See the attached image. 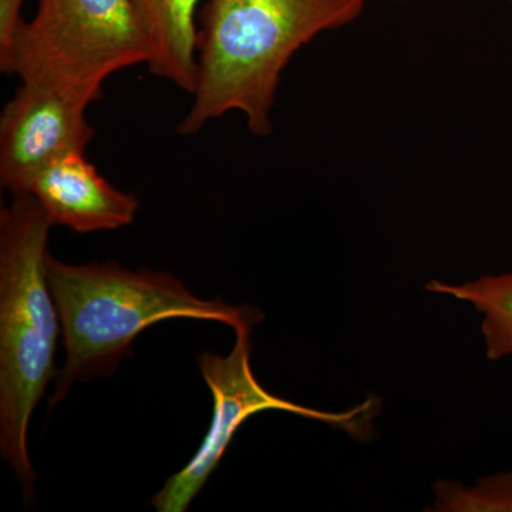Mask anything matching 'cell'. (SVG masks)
Instances as JSON below:
<instances>
[{
  "label": "cell",
  "mask_w": 512,
  "mask_h": 512,
  "mask_svg": "<svg viewBox=\"0 0 512 512\" xmlns=\"http://www.w3.org/2000/svg\"><path fill=\"white\" fill-rule=\"evenodd\" d=\"M367 0H207L198 18V77L177 131L194 136L231 111L256 137L272 133V110L293 56L322 33L352 25Z\"/></svg>",
  "instance_id": "cell-1"
},
{
  "label": "cell",
  "mask_w": 512,
  "mask_h": 512,
  "mask_svg": "<svg viewBox=\"0 0 512 512\" xmlns=\"http://www.w3.org/2000/svg\"><path fill=\"white\" fill-rule=\"evenodd\" d=\"M46 276L66 349L50 406L62 402L76 382L113 375L133 355L134 340L156 323L215 320L235 330L252 329L264 319L252 306L202 301L168 272L131 271L114 261L76 265L47 254Z\"/></svg>",
  "instance_id": "cell-2"
},
{
  "label": "cell",
  "mask_w": 512,
  "mask_h": 512,
  "mask_svg": "<svg viewBox=\"0 0 512 512\" xmlns=\"http://www.w3.org/2000/svg\"><path fill=\"white\" fill-rule=\"evenodd\" d=\"M53 227L32 195H15L0 211V454L26 498L35 494L30 419L56 377L60 318L46 276Z\"/></svg>",
  "instance_id": "cell-3"
},
{
  "label": "cell",
  "mask_w": 512,
  "mask_h": 512,
  "mask_svg": "<svg viewBox=\"0 0 512 512\" xmlns=\"http://www.w3.org/2000/svg\"><path fill=\"white\" fill-rule=\"evenodd\" d=\"M148 59L134 0H39L0 70L20 82L55 84L97 101L110 76Z\"/></svg>",
  "instance_id": "cell-4"
},
{
  "label": "cell",
  "mask_w": 512,
  "mask_h": 512,
  "mask_svg": "<svg viewBox=\"0 0 512 512\" xmlns=\"http://www.w3.org/2000/svg\"><path fill=\"white\" fill-rule=\"evenodd\" d=\"M251 330L235 329L237 339L227 356L210 352L197 356L202 379L212 396L210 429L194 457L154 495L151 505L156 511H187L220 464L237 431L258 413L276 410L296 414L345 431L356 440H366L372 434V423L382 404L375 396L346 412L333 413L301 406L268 392L252 370Z\"/></svg>",
  "instance_id": "cell-5"
},
{
  "label": "cell",
  "mask_w": 512,
  "mask_h": 512,
  "mask_svg": "<svg viewBox=\"0 0 512 512\" xmlns=\"http://www.w3.org/2000/svg\"><path fill=\"white\" fill-rule=\"evenodd\" d=\"M0 114V181L26 194L47 165L86 153L94 128L87 119L92 97L55 84L20 82Z\"/></svg>",
  "instance_id": "cell-6"
},
{
  "label": "cell",
  "mask_w": 512,
  "mask_h": 512,
  "mask_svg": "<svg viewBox=\"0 0 512 512\" xmlns=\"http://www.w3.org/2000/svg\"><path fill=\"white\" fill-rule=\"evenodd\" d=\"M26 194L39 202L53 225L77 234L127 227L136 220L140 207L136 195L110 184L86 153L70 154L47 165Z\"/></svg>",
  "instance_id": "cell-7"
},
{
  "label": "cell",
  "mask_w": 512,
  "mask_h": 512,
  "mask_svg": "<svg viewBox=\"0 0 512 512\" xmlns=\"http://www.w3.org/2000/svg\"><path fill=\"white\" fill-rule=\"evenodd\" d=\"M146 32L148 70L188 94L198 77V6L201 0H134Z\"/></svg>",
  "instance_id": "cell-8"
},
{
  "label": "cell",
  "mask_w": 512,
  "mask_h": 512,
  "mask_svg": "<svg viewBox=\"0 0 512 512\" xmlns=\"http://www.w3.org/2000/svg\"><path fill=\"white\" fill-rule=\"evenodd\" d=\"M427 291L466 301L483 315L485 353L490 360L512 356V269L501 275H488L463 285L431 281Z\"/></svg>",
  "instance_id": "cell-9"
},
{
  "label": "cell",
  "mask_w": 512,
  "mask_h": 512,
  "mask_svg": "<svg viewBox=\"0 0 512 512\" xmlns=\"http://www.w3.org/2000/svg\"><path fill=\"white\" fill-rule=\"evenodd\" d=\"M434 511L512 512V470L478 481L473 488L437 483Z\"/></svg>",
  "instance_id": "cell-10"
},
{
  "label": "cell",
  "mask_w": 512,
  "mask_h": 512,
  "mask_svg": "<svg viewBox=\"0 0 512 512\" xmlns=\"http://www.w3.org/2000/svg\"><path fill=\"white\" fill-rule=\"evenodd\" d=\"M25 0H0V62L8 56L13 40L22 26Z\"/></svg>",
  "instance_id": "cell-11"
},
{
  "label": "cell",
  "mask_w": 512,
  "mask_h": 512,
  "mask_svg": "<svg viewBox=\"0 0 512 512\" xmlns=\"http://www.w3.org/2000/svg\"><path fill=\"white\" fill-rule=\"evenodd\" d=\"M389 2H409V0H389Z\"/></svg>",
  "instance_id": "cell-12"
},
{
  "label": "cell",
  "mask_w": 512,
  "mask_h": 512,
  "mask_svg": "<svg viewBox=\"0 0 512 512\" xmlns=\"http://www.w3.org/2000/svg\"><path fill=\"white\" fill-rule=\"evenodd\" d=\"M508 2H511V3H512V0H508Z\"/></svg>",
  "instance_id": "cell-13"
}]
</instances>
